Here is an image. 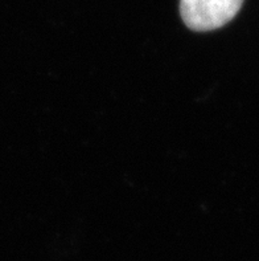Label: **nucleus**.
I'll list each match as a JSON object with an SVG mask.
<instances>
[{"mask_svg":"<svg viewBox=\"0 0 259 261\" xmlns=\"http://www.w3.org/2000/svg\"><path fill=\"white\" fill-rule=\"evenodd\" d=\"M242 3L243 0H180V13L190 30L207 32L229 23Z\"/></svg>","mask_w":259,"mask_h":261,"instance_id":"nucleus-1","label":"nucleus"}]
</instances>
